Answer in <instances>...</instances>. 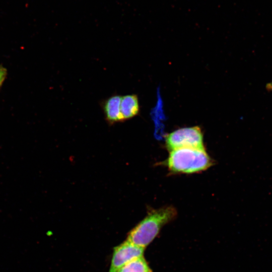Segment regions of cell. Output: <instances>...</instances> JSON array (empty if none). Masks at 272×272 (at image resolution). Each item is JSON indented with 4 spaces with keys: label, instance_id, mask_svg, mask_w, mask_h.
<instances>
[{
    "label": "cell",
    "instance_id": "8992f818",
    "mask_svg": "<svg viewBox=\"0 0 272 272\" xmlns=\"http://www.w3.org/2000/svg\"><path fill=\"white\" fill-rule=\"evenodd\" d=\"M140 110V106L137 95H127L121 97L120 112L123 121L135 117Z\"/></svg>",
    "mask_w": 272,
    "mask_h": 272
},
{
    "label": "cell",
    "instance_id": "5b68a950",
    "mask_svg": "<svg viewBox=\"0 0 272 272\" xmlns=\"http://www.w3.org/2000/svg\"><path fill=\"white\" fill-rule=\"evenodd\" d=\"M121 99L120 95H113L101 103L105 119L110 124L123 121L120 112Z\"/></svg>",
    "mask_w": 272,
    "mask_h": 272
},
{
    "label": "cell",
    "instance_id": "6da1fadb",
    "mask_svg": "<svg viewBox=\"0 0 272 272\" xmlns=\"http://www.w3.org/2000/svg\"><path fill=\"white\" fill-rule=\"evenodd\" d=\"M177 215L176 209L172 206L150 209L147 215L129 232L126 240L145 248L162 228L175 219Z\"/></svg>",
    "mask_w": 272,
    "mask_h": 272
},
{
    "label": "cell",
    "instance_id": "9c48e42d",
    "mask_svg": "<svg viewBox=\"0 0 272 272\" xmlns=\"http://www.w3.org/2000/svg\"><path fill=\"white\" fill-rule=\"evenodd\" d=\"M266 89L267 91L272 92V82H269L266 85Z\"/></svg>",
    "mask_w": 272,
    "mask_h": 272
},
{
    "label": "cell",
    "instance_id": "277c9868",
    "mask_svg": "<svg viewBox=\"0 0 272 272\" xmlns=\"http://www.w3.org/2000/svg\"><path fill=\"white\" fill-rule=\"evenodd\" d=\"M145 249L127 240L114 247L108 272H117L130 261L144 256Z\"/></svg>",
    "mask_w": 272,
    "mask_h": 272
},
{
    "label": "cell",
    "instance_id": "ba28073f",
    "mask_svg": "<svg viewBox=\"0 0 272 272\" xmlns=\"http://www.w3.org/2000/svg\"><path fill=\"white\" fill-rule=\"evenodd\" d=\"M7 76L6 69L0 65V87L3 83Z\"/></svg>",
    "mask_w": 272,
    "mask_h": 272
},
{
    "label": "cell",
    "instance_id": "52a82bcc",
    "mask_svg": "<svg viewBox=\"0 0 272 272\" xmlns=\"http://www.w3.org/2000/svg\"><path fill=\"white\" fill-rule=\"evenodd\" d=\"M117 272H152L144 256L130 261Z\"/></svg>",
    "mask_w": 272,
    "mask_h": 272
},
{
    "label": "cell",
    "instance_id": "3957f363",
    "mask_svg": "<svg viewBox=\"0 0 272 272\" xmlns=\"http://www.w3.org/2000/svg\"><path fill=\"white\" fill-rule=\"evenodd\" d=\"M165 145L169 151L184 148L205 149L203 133L198 126L179 128L168 133Z\"/></svg>",
    "mask_w": 272,
    "mask_h": 272
},
{
    "label": "cell",
    "instance_id": "7a4b0ae2",
    "mask_svg": "<svg viewBox=\"0 0 272 272\" xmlns=\"http://www.w3.org/2000/svg\"><path fill=\"white\" fill-rule=\"evenodd\" d=\"M213 161L205 149L179 148L171 151L165 165L170 171L191 174L206 170Z\"/></svg>",
    "mask_w": 272,
    "mask_h": 272
}]
</instances>
